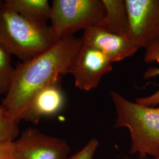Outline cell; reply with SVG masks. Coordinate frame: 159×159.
<instances>
[{
    "label": "cell",
    "mask_w": 159,
    "mask_h": 159,
    "mask_svg": "<svg viewBox=\"0 0 159 159\" xmlns=\"http://www.w3.org/2000/svg\"><path fill=\"white\" fill-rule=\"evenodd\" d=\"M81 40L84 44L102 52L113 63L131 57L139 50L129 36L113 34L101 25L84 30Z\"/></svg>",
    "instance_id": "cell-8"
},
{
    "label": "cell",
    "mask_w": 159,
    "mask_h": 159,
    "mask_svg": "<svg viewBox=\"0 0 159 159\" xmlns=\"http://www.w3.org/2000/svg\"><path fill=\"white\" fill-rule=\"evenodd\" d=\"M106 16L102 27L108 32L129 36V22L125 2L123 0H102Z\"/></svg>",
    "instance_id": "cell-10"
},
{
    "label": "cell",
    "mask_w": 159,
    "mask_h": 159,
    "mask_svg": "<svg viewBox=\"0 0 159 159\" xmlns=\"http://www.w3.org/2000/svg\"><path fill=\"white\" fill-rule=\"evenodd\" d=\"M3 2H4V1H1V0H0V5H1V4L3 3Z\"/></svg>",
    "instance_id": "cell-17"
},
{
    "label": "cell",
    "mask_w": 159,
    "mask_h": 159,
    "mask_svg": "<svg viewBox=\"0 0 159 159\" xmlns=\"http://www.w3.org/2000/svg\"><path fill=\"white\" fill-rule=\"evenodd\" d=\"M98 145V141L93 138L82 149L67 159H93Z\"/></svg>",
    "instance_id": "cell-15"
},
{
    "label": "cell",
    "mask_w": 159,
    "mask_h": 159,
    "mask_svg": "<svg viewBox=\"0 0 159 159\" xmlns=\"http://www.w3.org/2000/svg\"><path fill=\"white\" fill-rule=\"evenodd\" d=\"M5 6L35 23L47 24L50 20L51 6L47 0H5Z\"/></svg>",
    "instance_id": "cell-11"
},
{
    "label": "cell",
    "mask_w": 159,
    "mask_h": 159,
    "mask_svg": "<svg viewBox=\"0 0 159 159\" xmlns=\"http://www.w3.org/2000/svg\"><path fill=\"white\" fill-rule=\"evenodd\" d=\"M11 56L0 44V94H6L8 90L14 71Z\"/></svg>",
    "instance_id": "cell-13"
},
{
    "label": "cell",
    "mask_w": 159,
    "mask_h": 159,
    "mask_svg": "<svg viewBox=\"0 0 159 159\" xmlns=\"http://www.w3.org/2000/svg\"><path fill=\"white\" fill-rule=\"evenodd\" d=\"M144 61L147 64L156 62L159 64V44L152 46L146 50ZM156 76H159V67L148 68L144 74V77L146 79L153 78ZM136 102L146 106L155 107L159 106V89L152 95L137 98Z\"/></svg>",
    "instance_id": "cell-12"
},
{
    "label": "cell",
    "mask_w": 159,
    "mask_h": 159,
    "mask_svg": "<svg viewBox=\"0 0 159 159\" xmlns=\"http://www.w3.org/2000/svg\"><path fill=\"white\" fill-rule=\"evenodd\" d=\"M61 77L46 85L34 95L22 120L38 124L42 117L54 115L62 109L64 96Z\"/></svg>",
    "instance_id": "cell-9"
},
{
    "label": "cell",
    "mask_w": 159,
    "mask_h": 159,
    "mask_svg": "<svg viewBox=\"0 0 159 159\" xmlns=\"http://www.w3.org/2000/svg\"><path fill=\"white\" fill-rule=\"evenodd\" d=\"M0 159H20L14 141L0 142Z\"/></svg>",
    "instance_id": "cell-16"
},
{
    "label": "cell",
    "mask_w": 159,
    "mask_h": 159,
    "mask_svg": "<svg viewBox=\"0 0 159 159\" xmlns=\"http://www.w3.org/2000/svg\"><path fill=\"white\" fill-rule=\"evenodd\" d=\"M116 111L115 127H126L130 133V153L154 159L159 157V106L131 102L115 91L110 92Z\"/></svg>",
    "instance_id": "cell-3"
},
{
    "label": "cell",
    "mask_w": 159,
    "mask_h": 159,
    "mask_svg": "<svg viewBox=\"0 0 159 159\" xmlns=\"http://www.w3.org/2000/svg\"><path fill=\"white\" fill-rule=\"evenodd\" d=\"M14 142L20 159H67L70 152L64 139L33 127L26 129Z\"/></svg>",
    "instance_id": "cell-7"
},
{
    "label": "cell",
    "mask_w": 159,
    "mask_h": 159,
    "mask_svg": "<svg viewBox=\"0 0 159 159\" xmlns=\"http://www.w3.org/2000/svg\"><path fill=\"white\" fill-rule=\"evenodd\" d=\"M113 63L102 52L82 44L68 70L75 86L83 91L96 88L102 77L113 70Z\"/></svg>",
    "instance_id": "cell-6"
},
{
    "label": "cell",
    "mask_w": 159,
    "mask_h": 159,
    "mask_svg": "<svg viewBox=\"0 0 159 159\" xmlns=\"http://www.w3.org/2000/svg\"><path fill=\"white\" fill-rule=\"evenodd\" d=\"M105 16L102 0H54L50 26L61 39L81 30L102 25Z\"/></svg>",
    "instance_id": "cell-4"
},
{
    "label": "cell",
    "mask_w": 159,
    "mask_h": 159,
    "mask_svg": "<svg viewBox=\"0 0 159 159\" xmlns=\"http://www.w3.org/2000/svg\"><path fill=\"white\" fill-rule=\"evenodd\" d=\"M129 159V158H128V159H127V158H126V159ZM159 159V157H157V158H155V159Z\"/></svg>",
    "instance_id": "cell-18"
},
{
    "label": "cell",
    "mask_w": 159,
    "mask_h": 159,
    "mask_svg": "<svg viewBox=\"0 0 159 159\" xmlns=\"http://www.w3.org/2000/svg\"><path fill=\"white\" fill-rule=\"evenodd\" d=\"M131 40L137 48L159 44V0H125Z\"/></svg>",
    "instance_id": "cell-5"
},
{
    "label": "cell",
    "mask_w": 159,
    "mask_h": 159,
    "mask_svg": "<svg viewBox=\"0 0 159 159\" xmlns=\"http://www.w3.org/2000/svg\"><path fill=\"white\" fill-rule=\"evenodd\" d=\"M60 40L51 26L35 23L0 5V44L10 54L25 61L49 50Z\"/></svg>",
    "instance_id": "cell-2"
},
{
    "label": "cell",
    "mask_w": 159,
    "mask_h": 159,
    "mask_svg": "<svg viewBox=\"0 0 159 159\" xmlns=\"http://www.w3.org/2000/svg\"><path fill=\"white\" fill-rule=\"evenodd\" d=\"M83 42L81 38L63 37L49 50L14 68L2 106L12 119L19 123L34 95L46 85L68 73Z\"/></svg>",
    "instance_id": "cell-1"
},
{
    "label": "cell",
    "mask_w": 159,
    "mask_h": 159,
    "mask_svg": "<svg viewBox=\"0 0 159 159\" xmlns=\"http://www.w3.org/2000/svg\"><path fill=\"white\" fill-rule=\"evenodd\" d=\"M18 124L12 119L6 108L0 106V142L15 141L20 131Z\"/></svg>",
    "instance_id": "cell-14"
}]
</instances>
